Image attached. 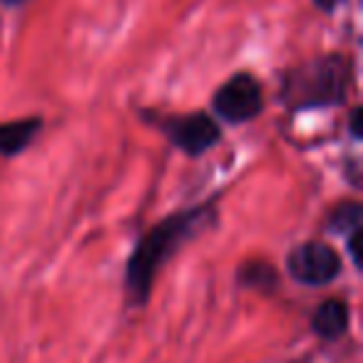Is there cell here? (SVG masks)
<instances>
[{
    "label": "cell",
    "instance_id": "obj_3",
    "mask_svg": "<svg viewBox=\"0 0 363 363\" xmlns=\"http://www.w3.org/2000/svg\"><path fill=\"white\" fill-rule=\"evenodd\" d=\"M289 274L303 286H326L341 274V259L328 244H301L289 257Z\"/></svg>",
    "mask_w": 363,
    "mask_h": 363
},
{
    "label": "cell",
    "instance_id": "obj_9",
    "mask_svg": "<svg viewBox=\"0 0 363 363\" xmlns=\"http://www.w3.org/2000/svg\"><path fill=\"white\" fill-rule=\"evenodd\" d=\"M361 204H343L333 212L331 217V229L333 232H343V234H353L361 229Z\"/></svg>",
    "mask_w": 363,
    "mask_h": 363
},
{
    "label": "cell",
    "instance_id": "obj_5",
    "mask_svg": "<svg viewBox=\"0 0 363 363\" xmlns=\"http://www.w3.org/2000/svg\"><path fill=\"white\" fill-rule=\"evenodd\" d=\"M169 140L177 147L187 152V155H202L209 147H214L219 142V127L212 117L207 115H189L172 120L164 125Z\"/></svg>",
    "mask_w": 363,
    "mask_h": 363
},
{
    "label": "cell",
    "instance_id": "obj_7",
    "mask_svg": "<svg viewBox=\"0 0 363 363\" xmlns=\"http://www.w3.org/2000/svg\"><path fill=\"white\" fill-rule=\"evenodd\" d=\"M38 130H40V120H21L0 125V155H18L23 147L30 145V140L35 137Z\"/></svg>",
    "mask_w": 363,
    "mask_h": 363
},
{
    "label": "cell",
    "instance_id": "obj_10",
    "mask_svg": "<svg viewBox=\"0 0 363 363\" xmlns=\"http://www.w3.org/2000/svg\"><path fill=\"white\" fill-rule=\"evenodd\" d=\"M351 130H353V137H363V132H361V110L353 112V117H351Z\"/></svg>",
    "mask_w": 363,
    "mask_h": 363
},
{
    "label": "cell",
    "instance_id": "obj_2",
    "mask_svg": "<svg viewBox=\"0 0 363 363\" xmlns=\"http://www.w3.org/2000/svg\"><path fill=\"white\" fill-rule=\"evenodd\" d=\"M351 85V62L346 57H321L286 77V100L296 107H321L343 102Z\"/></svg>",
    "mask_w": 363,
    "mask_h": 363
},
{
    "label": "cell",
    "instance_id": "obj_6",
    "mask_svg": "<svg viewBox=\"0 0 363 363\" xmlns=\"http://www.w3.org/2000/svg\"><path fill=\"white\" fill-rule=\"evenodd\" d=\"M348 323H351V308L346 301L338 298H328L313 311L311 316V331L316 333L321 341L333 343L341 336H346Z\"/></svg>",
    "mask_w": 363,
    "mask_h": 363
},
{
    "label": "cell",
    "instance_id": "obj_1",
    "mask_svg": "<svg viewBox=\"0 0 363 363\" xmlns=\"http://www.w3.org/2000/svg\"><path fill=\"white\" fill-rule=\"evenodd\" d=\"M212 209L199 207L189 209V212H179L174 217L164 219L157 224L152 232H147L140 239L137 249L132 252L130 262L125 269V289H127V301L132 306H145L150 301L152 284L157 279L160 267L187 242V239L197 237L209 222H212Z\"/></svg>",
    "mask_w": 363,
    "mask_h": 363
},
{
    "label": "cell",
    "instance_id": "obj_11",
    "mask_svg": "<svg viewBox=\"0 0 363 363\" xmlns=\"http://www.w3.org/2000/svg\"><path fill=\"white\" fill-rule=\"evenodd\" d=\"M333 3H336V0H318V6H321V8H331Z\"/></svg>",
    "mask_w": 363,
    "mask_h": 363
},
{
    "label": "cell",
    "instance_id": "obj_4",
    "mask_svg": "<svg viewBox=\"0 0 363 363\" xmlns=\"http://www.w3.org/2000/svg\"><path fill=\"white\" fill-rule=\"evenodd\" d=\"M214 110L229 122L252 120L262 110V87L252 75H237L217 92Z\"/></svg>",
    "mask_w": 363,
    "mask_h": 363
},
{
    "label": "cell",
    "instance_id": "obj_8",
    "mask_svg": "<svg viewBox=\"0 0 363 363\" xmlns=\"http://www.w3.org/2000/svg\"><path fill=\"white\" fill-rule=\"evenodd\" d=\"M239 284L259 294H274L279 286V274L267 262H249L239 269Z\"/></svg>",
    "mask_w": 363,
    "mask_h": 363
}]
</instances>
